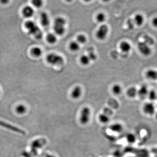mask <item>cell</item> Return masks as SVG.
Returning a JSON list of instances; mask_svg holds the SVG:
<instances>
[{"mask_svg":"<svg viewBox=\"0 0 157 157\" xmlns=\"http://www.w3.org/2000/svg\"><path fill=\"white\" fill-rule=\"evenodd\" d=\"M53 29L56 36H62L66 32L65 26L60 24H54Z\"/></svg>","mask_w":157,"mask_h":157,"instance_id":"obj_7","label":"cell"},{"mask_svg":"<svg viewBox=\"0 0 157 157\" xmlns=\"http://www.w3.org/2000/svg\"><path fill=\"white\" fill-rule=\"evenodd\" d=\"M144 21V17L141 14H137L134 16L133 22L136 26H141L143 25Z\"/></svg>","mask_w":157,"mask_h":157,"instance_id":"obj_13","label":"cell"},{"mask_svg":"<svg viewBox=\"0 0 157 157\" xmlns=\"http://www.w3.org/2000/svg\"><path fill=\"white\" fill-rule=\"evenodd\" d=\"M99 121L101 123H107L110 121V118L108 115L105 114V113H102L100 114L99 116Z\"/></svg>","mask_w":157,"mask_h":157,"instance_id":"obj_24","label":"cell"},{"mask_svg":"<svg viewBox=\"0 0 157 157\" xmlns=\"http://www.w3.org/2000/svg\"><path fill=\"white\" fill-rule=\"evenodd\" d=\"M137 157L135 156V157Z\"/></svg>","mask_w":157,"mask_h":157,"instance_id":"obj_36","label":"cell"},{"mask_svg":"<svg viewBox=\"0 0 157 157\" xmlns=\"http://www.w3.org/2000/svg\"><path fill=\"white\" fill-rule=\"evenodd\" d=\"M138 48L140 52L146 56H150L152 52V49L150 46L145 42H140L138 44Z\"/></svg>","mask_w":157,"mask_h":157,"instance_id":"obj_6","label":"cell"},{"mask_svg":"<svg viewBox=\"0 0 157 157\" xmlns=\"http://www.w3.org/2000/svg\"><path fill=\"white\" fill-rule=\"evenodd\" d=\"M87 56L89 57L91 61H95L97 58V56L96 54H95L94 52H92V51L89 52V54L87 55Z\"/></svg>","mask_w":157,"mask_h":157,"instance_id":"obj_29","label":"cell"},{"mask_svg":"<svg viewBox=\"0 0 157 157\" xmlns=\"http://www.w3.org/2000/svg\"><path fill=\"white\" fill-rule=\"evenodd\" d=\"M131 21L130 20L128 21V25L130 29H132L133 27V25H131Z\"/></svg>","mask_w":157,"mask_h":157,"instance_id":"obj_32","label":"cell"},{"mask_svg":"<svg viewBox=\"0 0 157 157\" xmlns=\"http://www.w3.org/2000/svg\"><path fill=\"white\" fill-rule=\"evenodd\" d=\"M109 31V27L107 25L105 24L101 25L96 33V37L100 40H104L108 35Z\"/></svg>","mask_w":157,"mask_h":157,"instance_id":"obj_4","label":"cell"},{"mask_svg":"<svg viewBox=\"0 0 157 157\" xmlns=\"http://www.w3.org/2000/svg\"><path fill=\"white\" fill-rule=\"evenodd\" d=\"M126 138L127 141L130 144H133V143H135L136 142V140H137L135 134H133V133H128L126 135Z\"/></svg>","mask_w":157,"mask_h":157,"instance_id":"obj_22","label":"cell"},{"mask_svg":"<svg viewBox=\"0 0 157 157\" xmlns=\"http://www.w3.org/2000/svg\"><path fill=\"white\" fill-rule=\"evenodd\" d=\"M87 39L86 36L84 34H79L76 38V41L79 43L80 45L81 44H84L87 41Z\"/></svg>","mask_w":157,"mask_h":157,"instance_id":"obj_23","label":"cell"},{"mask_svg":"<svg viewBox=\"0 0 157 157\" xmlns=\"http://www.w3.org/2000/svg\"><path fill=\"white\" fill-rule=\"evenodd\" d=\"M46 61L49 64L53 66H60L64 63L62 56L55 53H50L46 57Z\"/></svg>","mask_w":157,"mask_h":157,"instance_id":"obj_2","label":"cell"},{"mask_svg":"<svg viewBox=\"0 0 157 157\" xmlns=\"http://www.w3.org/2000/svg\"><path fill=\"white\" fill-rule=\"evenodd\" d=\"M110 130L113 132L119 133L121 132L123 130V126L120 123H115L112 124L110 127Z\"/></svg>","mask_w":157,"mask_h":157,"instance_id":"obj_15","label":"cell"},{"mask_svg":"<svg viewBox=\"0 0 157 157\" xmlns=\"http://www.w3.org/2000/svg\"><path fill=\"white\" fill-rule=\"evenodd\" d=\"M148 87L145 85H143L138 90V95L141 98L144 99L148 96Z\"/></svg>","mask_w":157,"mask_h":157,"instance_id":"obj_10","label":"cell"},{"mask_svg":"<svg viewBox=\"0 0 157 157\" xmlns=\"http://www.w3.org/2000/svg\"><path fill=\"white\" fill-rule=\"evenodd\" d=\"M80 44L76 41H71L69 45V49L72 52H77L80 49Z\"/></svg>","mask_w":157,"mask_h":157,"instance_id":"obj_16","label":"cell"},{"mask_svg":"<svg viewBox=\"0 0 157 157\" xmlns=\"http://www.w3.org/2000/svg\"><path fill=\"white\" fill-rule=\"evenodd\" d=\"M40 22L43 27H47L50 25L49 16L46 12H42L40 14Z\"/></svg>","mask_w":157,"mask_h":157,"instance_id":"obj_8","label":"cell"},{"mask_svg":"<svg viewBox=\"0 0 157 157\" xmlns=\"http://www.w3.org/2000/svg\"><path fill=\"white\" fill-rule=\"evenodd\" d=\"M156 113H155V116H156V119L157 120V103L156 105Z\"/></svg>","mask_w":157,"mask_h":157,"instance_id":"obj_34","label":"cell"},{"mask_svg":"<svg viewBox=\"0 0 157 157\" xmlns=\"http://www.w3.org/2000/svg\"><path fill=\"white\" fill-rule=\"evenodd\" d=\"M79 61L81 64L84 66L89 65L91 62L87 55H82L80 57Z\"/></svg>","mask_w":157,"mask_h":157,"instance_id":"obj_17","label":"cell"},{"mask_svg":"<svg viewBox=\"0 0 157 157\" xmlns=\"http://www.w3.org/2000/svg\"><path fill=\"white\" fill-rule=\"evenodd\" d=\"M54 24H60V25H63L66 26V21L64 18H63V17H57L55 19Z\"/></svg>","mask_w":157,"mask_h":157,"instance_id":"obj_27","label":"cell"},{"mask_svg":"<svg viewBox=\"0 0 157 157\" xmlns=\"http://www.w3.org/2000/svg\"><path fill=\"white\" fill-rule=\"evenodd\" d=\"M113 93L116 95H118L121 93L122 92V88L121 86L119 84H115L113 86L112 89Z\"/></svg>","mask_w":157,"mask_h":157,"instance_id":"obj_26","label":"cell"},{"mask_svg":"<svg viewBox=\"0 0 157 157\" xmlns=\"http://www.w3.org/2000/svg\"><path fill=\"white\" fill-rule=\"evenodd\" d=\"M25 27L29 34L33 36L36 39L40 40L43 37V33L39 27L35 22L31 21H27Z\"/></svg>","mask_w":157,"mask_h":157,"instance_id":"obj_1","label":"cell"},{"mask_svg":"<svg viewBox=\"0 0 157 157\" xmlns=\"http://www.w3.org/2000/svg\"><path fill=\"white\" fill-rule=\"evenodd\" d=\"M96 19V21L98 23H103L106 20V17L105 14L104 13H103V12H100V13L97 14Z\"/></svg>","mask_w":157,"mask_h":157,"instance_id":"obj_25","label":"cell"},{"mask_svg":"<svg viewBox=\"0 0 157 157\" xmlns=\"http://www.w3.org/2000/svg\"><path fill=\"white\" fill-rule=\"evenodd\" d=\"M147 97L148 98L150 102H153L157 99V93L154 90L149 91Z\"/></svg>","mask_w":157,"mask_h":157,"instance_id":"obj_21","label":"cell"},{"mask_svg":"<svg viewBox=\"0 0 157 157\" xmlns=\"http://www.w3.org/2000/svg\"><path fill=\"white\" fill-rule=\"evenodd\" d=\"M31 2L33 6L36 8H41L42 7L43 4V1L41 0H34L32 1Z\"/></svg>","mask_w":157,"mask_h":157,"instance_id":"obj_28","label":"cell"},{"mask_svg":"<svg viewBox=\"0 0 157 157\" xmlns=\"http://www.w3.org/2000/svg\"><path fill=\"white\" fill-rule=\"evenodd\" d=\"M31 55L34 56L39 57L41 56L42 53V51L41 49L39 47H35L31 49Z\"/></svg>","mask_w":157,"mask_h":157,"instance_id":"obj_20","label":"cell"},{"mask_svg":"<svg viewBox=\"0 0 157 157\" xmlns=\"http://www.w3.org/2000/svg\"><path fill=\"white\" fill-rule=\"evenodd\" d=\"M46 40L49 44H54L57 42V38L55 34L49 33L47 36Z\"/></svg>","mask_w":157,"mask_h":157,"instance_id":"obj_19","label":"cell"},{"mask_svg":"<svg viewBox=\"0 0 157 157\" xmlns=\"http://www.w3.org/2000/svg\"><path fill=\"white\" fill-rule=\"evenodd\" d=\"M46 157H55L54 156H47Z\"/></svg>","mask_w":157,"mask_h":157,"instance_id":"obj_35","label":"cell"},{"mask_svg":"<svg viewBox=\"0 0 157 157\" xmlns=\"http://www.w3.org/2000/svg\"><path fill=\"white\" fill-rule=\"evenodd\" d=\"M91 109L87 106H85L82 109L79 117V121L81 124L85 125L88 123L91 118Z\"/></svg>","mask_w":157,"mask_h":157,"instance_id":"obj_3","label":"cell"},{"mask_svg":"<svg viewBox=\"0 0 157 157\" xmlns=\"http://www.w3.org/2000/svg\"><path fill=\"white\" fill-rule=\"evenodd\" d=\"M82 88L79 86H75L71 92V96L73 99H78L81 97L82 94Z\"/></svg>","mask_w":157,"mask_h":157,"instance_id":"obj_9","label":"cell"},{"mask_svg":"<svg viewBox=\"0 0 157 157\" xmlns=\"http://www.w3.org/2000/svg\"><path fill=\"white\" fill-rule=\"evenodd\" d=\"M152 152L154 155V157H157V147L152 149Z\"/></svg>","mask_w":157,"mask_h":157,"instance_id":"obj_31","label":"cell"},{"mask_svg":"<svg viewBox=\"0 0 157 157\" xmlns=\"http://www.w3.org/2000/svg\"><path fill=\"white\" fill-rule=\"evenodd\" d=\"M152 24L155 28H157V17H155L152 19Z\"/></svg>","mask_w":157,"mask_h":157,"instance_id":"obj_30","label":"cell"},{"mask_svg":"<svg viewBox=\"0 0 157 157\" xmlns=\"http://www.w3.org/2000/svg\"><path fill=\"white\" fill-rule=\"evenodd\" d=\"M143 111L146 115L153 116L156 113V105L152 102L146 103L143 106Z\"/></svg>","mask_w":157,"mask_h":157,"instance_id":"obj_5","label":"cell"},{"mask_svg":"<svg viewBox=\"0 0 157 157\" xmlns=\"http://www.w3.org/2000/svg\"><path fill=\"white\" fill-rule=\"evenodd\" d=\"M146 77L151 80H156L157 79V71L155 69H150L146 72Z\"/></svg>","mask_w":157,"mask_h":157,"instance_id":"obj_14","label":"cell"},{"mask_svg":"<svg viewBox=\"0 0 157 157\" xmlns=\"http://www.w3.org/2000/svg\"><path fill=\"white\" fill-rule=\"evenodd\" d=\"M18 111L19 112H23L24 111V107H22V106H20L18 108Z\"/></svg>","mask_w":157,"mask_h":157,"instance_id":"obj_33","label":"cell"},{"mask_svg":"<svg viewBox=\"0 0 157 157\" xmlns=\"http://www.w3.org/2000/svg\"><path fill=\"white\" fill-rule=\"evenodd\" d=\"M120 48L122 52L124 53H128L131 49V46L129 42L123 41L120 44Z\"/></svg>","mask_w":157,"mask_h":157,"instance_id":"obj_12","label":"cell"},{"mask_svg":"<svg viewBox=\"0 0 157 157\" xmlns=\"http://www.w3.org/2000/svg\"><path fill=\"white\" fill-rule=\"evenodd\" d=\"M22 14L23 16L26 18H31L34 15V10L31 6H26L22 10Z\"/></svg>","mask_w":157,"mask_h":157,"instance_id":"obj_11","label":"cell"},{"mask_svg":"<svg viewBox=\"0 0 157 157\" xmlns=\"http://www.w3.org/2000/svg\"><path fill=\"white\" fill-rule=\"evenodd\" d=\"M127 95L130 98H134L138 95V90L135 87H131L127 91Z\"/></svg>","mask_w":157,"mask_h":157,"instance_id":"obj_18","label":"cell"}]
</instances>
